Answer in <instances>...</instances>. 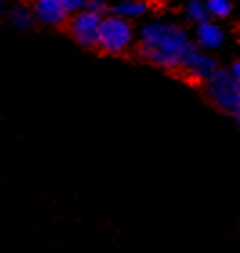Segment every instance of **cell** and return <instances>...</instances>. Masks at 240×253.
<instances>
[{
	"label": "cell",
	"mask_w": 240,
	"mask_h": 253,
	"mask_svg": "<svg viewBox=\"0 0 240 253\" xmlns=\"http://www.w3.org/2000/svg\"><path fill=\"white\" fill-rule=\"evenodd\" d=\"M192 45L193 40L188 31L164 18L150 20L137 35L139 56L162 69H181V63Z\"/></svg>",
	"instance_id": "6da1fadb"
},
{
	"label": "cell",
	"mask_w": 240,
	"mask_h": 253,
	"mask_svg": "<svg viewBox=\"0 0 240 253\" xmlns=\"http://www.w3.org/2000/svg\"><path fill=\"white\" fill-rule=\"evenodd\" d=\"M206 96L219 111L231 114L239 123L240 116V82L230 74L228 69H217L206 82Z\"/></svg>",
	"instance_id": "7a4b0ae2"
},
{
	"label": "cell",
	"mask_w": 240,
	"mask_h": 253,
	"mask_svg": "<svg viewBox=\"0 0 240 253\" xmlns=\"http://www.w3.org/2000/svg\"><path fill=\"white\" fill-rule=\"evenodd\" d=\"M136 42L134 24L120 16L109 15L101 18L98 47L107 54H123Z\"/></svg>",
	"instance_id": "3957f363"
},
{
	"label": "cell",
	"mask_w": 240,
	"mask_h": 253,
	"mask_svg": "<svg viewBox=\"0 0 240 253\" xmlns=\"http://www.w3.org/2000/svg\"><path fill=\"white\" fill-rule=\"evenodd\" d=\"M101 18H103V16L94 15V13H90V11H87V9H81V11H78L76 15L69 16L67 26H69L71 37L74 38V42L87 49L98 47Z\"/></svg>",
	"instance_id": "277c9868"
},
{
	"label": "cell",
	"mask_w": 240,
	"mask_h": 253,
	"mask_svg": "<svg viewBox=\"0 0 240 253\" xmlns=\"http://www.w3.org/2000/svg\"><path fill=\"white\" fill-rule=\"evenodd\" d=\"M217 69L219 67H217V62H215L213 56L202 51V49H199L195 43L190 47L183 63H181V71L188 74L190 78L197 80V82H206Z\"/></svg>",
	"instance_id": "5b68a950"
},
{
	"label": "cell",
	"mask_w": 240,
	"mask_h": 253,
	"mask_svg": "<svg viewBox=\"0 0 240 253\" xmlns=\"http://www.w3.org/2000/svg\"><path fill=\"white\" fill-rule=\"evenodd\" d=\"M35 20H38L42 26L58 27L67 24L69 15L63 9L62 0H38L37 4L31 7Z\"/></svg>",
	"instance_id": "8992f818"
},
{
	"label": "cell",
	"mask_w": 240,
	"mask_h": 253,
	"mask_svg": "<svg viewBox=\"0 0 240 253\" xmlns=\"http://www.w3.org/2000/svg\"><path fill=\"white\" fill-rule=\"evenodd\" d=\"M226 42V31L215 22H204L195 26V45L202 51H215L220 49Z\"/></svg>",
	"instance_id": "52a82bcc"
},
{
	"label": "cell",
	"mask_w": 240,
	"mask_h": 253,
	"mask_svg": "<svg viewBox=\"0 0 240 253\" xmlns=\"http://www.w3.org/2000/svg\"><path fill=\"white\" fill-rule=\"evenodd\" d=\"M109 11H112L114 16H120L123 20L132 22L145 16L150 11V5L143 2V0H125V2H120V4L109 7Z\"/></svg>",
	"instance_id": "ba28073f"
},
{
	"label": "cell",
	"mask_w": 240,
	"mask_h": 253,
	"mask_svg": "<svg viewBox=\"0 0 240 253\" xmlns=\"http://www.w3.org/2000/svg\"><path fill=\"white\" fill-rule=\"evenodd\" d=\"M9 22L18 29H29L35 24V16H33V9L27 5H15L9 11Z\"/></svg>",
	"instance_id": "9c48e42d"
},
{
	"label": "cell",
	"mask_w": 240,
	"mask_h": 253,
	"mask_svg": "<svg viewBox=\"0 0 240 253\" xmlns=\"http://www.w3.org/2000/svg\"><path fill=\"white\" fill-rule=\"evenodd\" d=\"M204 5H206L209 20H211V18L224 20V18H228V16L233 13V9H235L233 2H230V0H208V2H204Z\"/></svg>",
	"instance_id": "30bf717a"
},
{
	"label": "cell",
	"mask_w": 240,
	"mask_h": 253,
	"mask_svg": "<svg viewBox=\"0 0 240 253\" xmlns=\"http://www.w3.org/2000/svg\"><path fill=\"white\" fill-rule=\"evenodd\" d=\"M184 13H186V18H188L192 24H195V26L204 24V22H209L206 5H204V2H200V0L190 2V4L186 5V9H184Z\"/></svg>",
	"instance_id": "8fae6325"
},
{
	"label": "cell",
	"mask_w": 240,
	"mask_h": 253,
	"mask_svg": "<svg viewBox=\"0 0 240 253\" xmlns=\"http://www.w3.org/2000/svg\"><path fill=\"white\" fill-rule=\"evenodd\" d=\"M110 5L103 0H90V2H85V9L90 11V13H94V15L103 16L107 11H109Z\"/></svg>",
	"instance_id": "7c38bea8"
},
{
	"label": "cell",
	"mask_w": 240,
	"mask_h": 253,
	"mask_svg": "<svg viewBox=\"0 0 240 253\" xmlns=\"http://www.w3.org/2000/svg\"><path fill=\"white\" fill-rule=\"evenodd\" d=\"M62 4H63V9L67 11L69 16H73V15H76L78 11L85 9L83 0H62Z\"/></svg>",
	"instance_id": "4fadbf2b"
},
{
	"label": "cell",
	"mask_w": 240,
	"mask_h": 253,
	"mask_svg": "<svg viewBox=\"0 0 240 253\" xmlns=\"http://www.w3.org/2000/svg\"><path fill=\"white\" fill-rule=\"evenodd\" d=\"M230 74H231V76H233L235 80H239V82H240V62H239V60H237V62L233 63V65H231Z\"/></svg>",
	"instance_id": "5bb4252c"
},
{
	"label": "cell",
	"mask_w": 240,
	"mask_h": 253,
	"mask_svg": "<svg viewBox=\"0 0 240 253\" xmlns=\"http://www.w3.org/2000/svg\"><path fill=\"white\" fill-rule=\"evenodd\" d=\"M4 11H5V4L4 2H0V13H4Z\"/></svg>",
	"instance_id": "9a60e30c"
}]
</instances>
